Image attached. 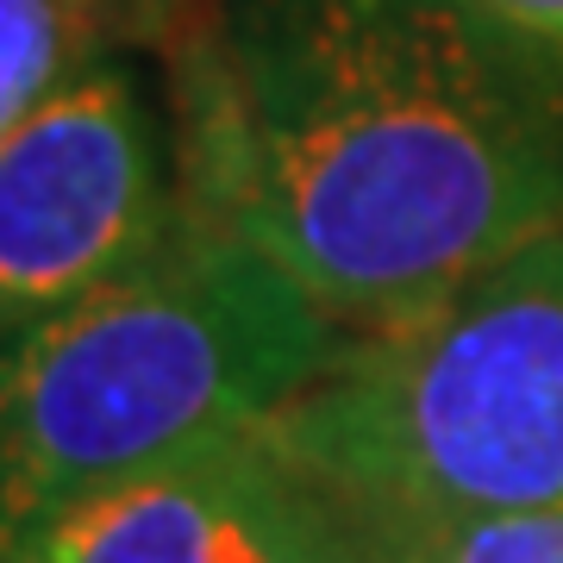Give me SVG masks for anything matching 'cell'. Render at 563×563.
I'll use <instances>...</instances> for the list:
<instances>
[{"instance_id":"6da1fadb","label":"cell","mask_w":563,"mask_h":563,"mask_svg":"<svg viewBox=\"0 0 563 563\" xmlns=\"http://www.w3.org/2000/svg\"><path fill=\"white\" fill-rule=\"evenodd\" d=\"M169 132L188 220L357 332L563 225V44L483 0H207Z\"/></svg>"},{"instance_id":"7a4b0ae2","label":"cell","mask_w":563,"mask_h":563,"mask_svg":"<svg viewBox=\"0 0 563 563\" xmlns=\"http://www.w3.org/2000/svg\"><path fill=\"white\" fill-rule=\"evenodd\" d=\"M344 339L301 282L181 207L144 263L0 351V558L88 495L269 426Z\"/></svg>"},{"instance_id":"3957f363","label":"cell","mask_w":563,"mask_h":563,"mask_svg":"<svg viewBox=\"0 0 563 563\" xmlns=\"http://www.w3.org/2000/svg\"><path fill=\"white\" fill-rule=\"evenodd\" d=\"M269 432L363 526L563 507V225L351 332Z\"/></svg>"},{"instance_id":"277c9868","label":"cell","mask_w":563,"mask_h":563,"mask_svg":"<svg viewBox=\"0 0 563 563\" xmlns=\"http://www.w3.org/2000/svg\"><path fill=\"white\" fill-rule=\"evenodd\" d=\"M181 225L176 132L101 51L0 139V351L101 295Z\"/></svg>"},{"instance_id":"5b68a950","label":"cell","mask_w":563,"mask_h":563,"mask_svg":"<svg viewBox=\"0 0 563 563\" xmlns=\"http://www.w3.org/2000/svg\"><path fill=\"white\" fill-rule=\"evenodd\" d=\"M0 563H376V539L257 426L88 495Z\"/></svg>"},{"instance_id":"8992f818","label":"cell","mask_w":563,"mask_h":563,"mask_svg":"<svg viewBox=\"0 0 563 563\" xmlns=\"http://www.w3.org/2000/svg\"><path fill=\"white\" fill-rule=\"evenodd\" d=\"M101 51L69 0H0V139Z\"/></svg>"},{"instance_id":"52a82bcc","label":"cell","mask_w":563,"mask_h":563,"mask_svg":"<svg viewBox=\"0 0 563 563\" xmlns=\"http://www.w3.org/2000/svg\"><path fill=\"white\" fill-rule=\"evenodd\" d=\"M376 563H563V507L483 520L369 526Z\"/></svg>"},{"instance_id":"ba28073f","label":"cell","mask_w":563,"mask_h":563,"mask_svg":"<svg viewBox=\"0 0 563 563\" xmlns=\"http://www.w3.org/2000/svg\"><path fill=\"white\" fill-rule=\"evenodd\" d=\"M69 7L95 25L107 51H125V44H169L207 0H69Z\"/></svg>"},{"instance_id":"9c48e42d","label":"cell","mask_w":563,"mask_h":563,"mask_svg":"<svg viewBox=\"0 0 563 563\" xmlns=\"http://www.w3.org/2000/svg\"><path fill=\"white\" fill-rule=\"evenodd\" d=\"M483 7H495L501 20L526 25V32H539V38L563 44V0H483Z\"/></svg>"}]
</instances>
